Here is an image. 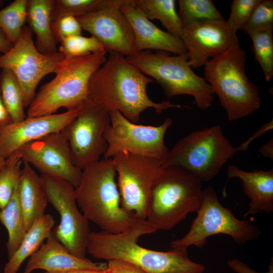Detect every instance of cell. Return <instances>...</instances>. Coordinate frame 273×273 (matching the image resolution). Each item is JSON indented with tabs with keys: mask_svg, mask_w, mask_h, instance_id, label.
I'll return each mask as SVG.
<instances>
[{
	"mask_svg": "<svg viewBox=\"0 0 273 273\" xmlns=\"http://www.w3.org/2000/svg\"><path fill=\"white\" fill-rule=\"evenodd\" d=\"M27 0H15L0 10V28L13 45L21 35L26 21Z\"/></svg>",
	"mask_w": 273,
	"mask_h": 273,
	"instance_id": "f546056e",
	"label": "cell"
},
{
	"mask_svg": "<svg viewBox=\"0 0 273 273\" xmlns=\"http://www.w3.org/2000/svg\"><path fill=\"white\" fill-rule=\"evenodd\" d=\"M146 219L139 220L126 231L112 234L90 232L86 252L98 259H121L136 265L146 273H203L206 267L191 260L187 250L159 251L138 244L139 238L156 232Z\"/></svg>",
	"mask_w": 273,
	"mask_h": 273,
	"instance_id": "7a4b0ae2",
	"label": "cell"
},
{
	"mask_svg": "<svg viewBox=\"0 0 273 273\" xmlns=\"http://www.w3.org/2000/svg\"><path fill=\"white\" fill-rule=\"evenodd\" d=\"M12 122L11 117L3 102L0 89V127Z\"/></svg>",
	"mask_w": 273,
	"mask_h": 273,
	"instance_id": "ab89813d",
	"label": "cell"
},
{
	"mask_svg": "<svg viewBox=\"0 0 273 273\" xmlns=\"http://www.w3.org/2000/svg\"><path fill=\"white\" fill-rule=\"evenodd\" d=\"M133 31L136 52L156 50L181 55L187 53L181 39L158 28L133 4L127 0L120 8Z\"/></svg>",
	"mask_w": 273,
	"mask_h": 273,
	"instance_id": "d6986e66",
	"label": "cell"
},
{
	"mask_svg": "<svg viewBox=\"0 0 273 273\" xmlns=\"http://www.w3.org/2000/svg\"><path fill=\"white\" fill-rule=\"evenodd\" d=\"M3 4H4V1L0 0V7L3 5Z\"/></svg>",
	"mask_w": 273,
	"mask_h": 273,
	"instance_id": "f6af8a7d",
	"label": "cell"
},
{
	"mask_svg": "<svg viewBox=\"0 0 273 273\" xmlns=\"http://www.w3.org/2000/svg\"><path fill=\"white\" fill-rule=\"evenodd\" d=\"M51 26L58 42L74 35H81L82 30L77 18L72 15L59 17L52 22Z\"/></svg>",
	"mask_w": 273,
	"mask_h": 273,
	"instance_id": "d590c367",
	"label": "cell"
},
{
	"mask_svg": "<svg viewBox=\"0 0 273 273\" xmlns=\"http://www.w3.org/2000/svg\"><path fill=\"white\" fill-rule=\"evenodd\" d=\"M18 180L9 201L0 211V221L8 232L7 247L9 257L18 249L26 233L24 217L19 198Z\"/></svg>",
	"mask_w": 273,
	"mask_h": 273,
	"instance_id": "484cf974",
	"label": "cell"
},
{
	"mask_svg": "<svg viewBox=\"0 0 273 273\" xmlns=\"http://www.w3.org/2000/svg\"><path fill=\"white\" fill-rule=\"evenodd\" d=\"M64 58L59 52L52 54L39 52L33 41L32 31L24 26L18 40L9 52L0 56V68L11 70L15 76L26 108L33 101L41 79L48 74L55 73Z\"/></svg>",
	"mask_w": 273,
	"mask_h": 273,
	"instance_id": "5bb4252c",
	"label": "cell"
},
{
	"mask_svg": "<svg viewBox=\"0 0 273 273\" xmlns=\"http://www.w3.org/2000/svg\"><path fill=\"white\" fill-rule=\"evenodd\" d=\"M23 163L18 180V194L26 232L35 221L44 214L48 201L41 176L30 164Z\"/></svg>",
	"mask_w": 273,
	"mask_h": 273,
	"instance_id": "7402d4cb",
	"label": "cell"
},
{
	"mask_svg": "<svg viewBox=\"0 0 273 273\" xmlns=\"http://www.w3.org/2000/svg\"><path fill=\"white\" fill-rule=\"evenodd\" d=\"M120 7H108L76 17L82 30L97 39L107 52L128 57L136 53L132 28L120 10Z\"/></svg>",
	"mask_w": 273,
	"mask_h": 273,
	"instance_id": "e0dca14e",
	"label": "cell"
},
{
	"mask_svg": "<svg viewBox=\"0 0 273 273\" xmlns=\"http://www.w3.org/2000/svg\"><path fill=\"white\" fill-rule=\"evenodd\" d=\"M107 51L79 57H65L55 77L42 85L28 107L27 117L55 114L65 108H78L88 99V85L93 74L104 63Z\"/></svg>",
	"mask_w": 273,
	"mask_h": 273,
	"instance_id": "277c9868",
	"label": "cell"
},
{
	"mask_svg": "<svg viewBox=\"0 0 273 273\" xmlns=\"http://www.w3.org/2000/svg\"><path fill=\"white\" fill-rule=\"evenodd\" d=\"M54 224V218L50 214H44L35 221L26 232L18 249L9 257L4 273H17L24 260L35 253L50 236Z\"/></svg>",
	"mask_w": 273,
	"mask_h": 273,
	"instance_id": "cb8c5ba5",
	"label": "cell"
},
{
	"mask_svg": "<svg viewBox=\"0 0 273 273\" xmlns=\"http://www.w3.org/2000/svg\"><path fill=\"white\" fill-rule=\"evenodd\" d=\"M0 89L4 104L13 123L25 119L23 97L20 85L13 73L4 68L0 73Z\"/></svg>",
	"mask_w": 273,
	"mask_h": 273,
	"instance_id": "4316f807",
	"label": "cell"
},
{
	"mask_svg": "<svg viewBox=\"0 0 273 273\" xmlns=\"http://www.w3.org/2000/svg\"><path fill=\"white\" fill-rule=\"evenodd\" d=\"M273 27L249 32L253 52L266 81L273 76Z\"/></svg>",
	"mask_w": 273,
	"mask_h": 273,
	"instance_id": "4dcf8cb0",
	"label": "cell"
},
{
	"mask_svg": "<svg viewBox=\"0 0 273 273\" xmlns=\"http://www.w3.org/2000/svg\"><path fill=\"white\" fill-rule=\"evenodd\" d=\"M226 263L234 271L237 273H273L272 258H271L268 265V270L263 272H258L253 270L247 264L236 258L229 260Z\"/></svg>",
	"mask_w": 273,
	"mask_h": 273,
	"instance_id": "74e56055",
	"label": "cell"
},
{
	"mask_svg": "<svg viewBox=\"0 0 273 273\" xmlns=\"http://www.w3.org/2000/svg\"><path fill=\"white\" fill-rule=\"evenodd\" d=\"M60 42L59 52L67 58L79 57L107 51L100 42L93 36L74 35Z\"/></svg>",
	"mask_w": 273,
	"mask_h": 273,
	"instance_id": "d6a6232c",
	"label": "cell"
},
{
	"mask_svg": "<svg viewBox=\"0 0 273 273\" xmlns=\"http://www.w3.org/2000/svg\"><path fill=\"white\" fill-rule=\"evenodd\" d=\"M246 53L233 46L204 65V78L233 121L247 117L261 106L259 89L246 73Z\"/></svg>",
	"mask_w": 273,
	"mask_h": 273,
	"instance_id": "5b68a950",
	"label": "cell"
},
{
	"mask_svg": "<svg viewBox=\"0 0 273 273\" xmlns=\"http://www.w3.org/2000/svg\"><path fill=\"white\" fill-rule=\"evenodd\" d=\"M203 191L202 182L187 170L162 166L152 186L146 220L157 231L171 230L196 212Z\"/></svg>",
	"mask_w": 273,
	"mask_h": 273,
	"instance_id": "8992f818",
	"label": "cell"
},
{
	"mask_svg": "<svg viewBox=\"0 0 273 273\" xmlns=\"http://www.w3.org/2000/svg\"><path fill=\"white\" fill-rule=\"evenodd\" d=\"M107 263L94 262L70 253L56 238L52 232L47 242L32 255L23 273H31L36 269L49 272H60L79 269L106 270Z\"/></svg>",
	"mask_w": 273,
	"mask_h": 273,
	"instance_id": "ffe728a7",
	"label": "cell"
},
{
	"mask_svg": "<svg viewBox=\"0 0 273 273\" xmlns=\"http://www.w3.org/2000/svg\"><path fill=\"white\" fill-rule=\"evenodd\" d=\"M272 119L267 123L262 125L255 133L251 136L247 141L240 145L239 147H236L237 151H245L247 149L250 143L255 138L259 136L260 135L263 134L265 131L272 128L273 125Z\"/></svg>",
	"mask_w": 273,
	"mask_h": 273,
	"instance_id": "f35d334b",
	"label": "cell"
},
{
	"mask_svg": "<svg viewBox=\"0 0 273 273\" xmlns=\"http://www.w3.org/2000/svg\"><path fill=\"white\" fill-rule=\"evenodd\" d=\"M122 207L138 219H146L153 185L162 167L161 161L121 152L113 158Z\"/></svg>",
	"mask_w": 273,
	"mask_h": 273,
	"instance_id": "7c38bea8",
	"label": "cell"
},
{
	"mask_svg": "<svg viewBox=\"0 0 273 273\" xmlns=\"http://www.w3.org/2000/svg\"><path fill=\"white\" fill-rule=\"evenodd\" d=\"M110 123L104 133L107 148L103 156L113 158L121 152L149 157L163 162L169 149L164 136L172 124L166 118L160 125H145L133 123L116 110L109 112Z\"/></svg>",
	"mask_w": 273,
	"mask_h": 273,
	"instance_id": "30bf717a",
	"label": "cell"
},
{
	"mask_svg": "<svg viewBox=\"0 0 273 273\" xmlns=\"http://www.w3.org/2000/svg\"><path fill=\"white\" fill-rule=\"evenodd\" d=\"M113 159L104 158L82 170L75 189L77 204L88 221L115 234L126 231L140 220L122 207Z\"/></svg>",
	"mask_w": 273,
	"mask_h": 273,
	"instance_id": "3957f363",
	"label": "cell"
},
{
	"mask_svg": "<svg viewBox=\"0 0 273 273\" xmlns=\"http://www.w3.org/2000/svg\"><path fill=\"white\" fill-rule=\"evenodd\" d=\"M259 152L264 157L273 159V140H269L263 145L258 150Z\"/></svg>",
	"mask_w": 273,
	"mask_h": 273,
	"instance_id": "b9f144b4",
	"label": "cell"
},
{
	"mask_svg": "<svg viewBox=\"0 0 273 273\" xmlns=\"http://www.w3.org/2000/svg\"><path fill=\"white\" fill-rule=\"evenodd\" d=\"M127 0H54L52 22L65 15L78 17L114 6L121 7Z\"/></svg>",
	"mask_w": 273,
	"mask_h": 273,
	"instance_id": "83f0119b",
	"label": "cell"
},
{
	"mask_svg": "<svg viewBox=\"0 0 273 273\" xmlns=\"http://www.w3.org/2000/svg\"><path fill=\"white\" fill-rule=\"evenodd\" d=\"M54 0H27L26 21L36 34L34 42L37 50L43 54L58 52L57 41L52 29V11Z\"/></svg>",
	"mask_w": 273,
	"mask_h": 273,
	"instance_id": "603a6c76",
	"label": "cell"
},
{
	"mask_svg": "<svg viewBox=\"0 0 273 273\" xmlns=\"http://www.w3.org/2000/svg\"><path fill=\"white\" fill-rule=\"evenodd\" d=\"M104 63L93 74L88 85V99L109 112H120L129 121L139 122L141 114L153 108L158 114L183 106L169 100L153 101L147 92L153 80L116 52H109Z\"/></svg>",
	"mask_w": 273,
	"mask_h": 273,
	"instance_id": "6da1fadb",
	"label": "cell"
},
{
	"mask_svg": "<svg viewBox=\"0 0 273 273\" xmlns=\"http://www.w3.org/2000/svg\"><path fill=\"white\" fill-rule=\"evenodd\" d=\"M180 39L192 68L204 65L230 48L240 46L237 33L224 20L194 23L184 27Z\"/></svg>",
	"mask_w": 273,
	"mask_h": 273,
	"instance_id": "2e32d148",
	"label": "cell"
},
{
	"mask_svg": "<svg viewBox=\"0 0 273 273\" xmlns=\"http://www.w3.org/2000/svg\"><path fill=\"white\" fill-rule=\"evenodd\" d=\"M19 150L6 159V164L0 171V209L4 208L13 194L20 174L22 163Z\"/></svg>",
	"mask_w": 273,
	"mask_h": 273,
	"instance_id": "1f68e13d",
	"label": "cell"
},
{
	"mask_svg": "<svg viewBox=\"0 0 273 273\" xmlns=\"http://www.w3.org/2000/svg\"><path fill=\"white\" fill-rule=\"evenodd\" d=\"M270 27H273V1L260 0L241 30L249 33Z\"/></svg>",
	"mask_w": 273,
	"mask_h": 273,
	"instance_id": "836d02e7",
	"label": "cell"
},
{
	"mask_svg": "<svg viewBox=\"0 0 273 273\" xmlns=\"http://www.w3.org/2000/svg\"><path fill=\"white\" fill-rule=\"evenodd\" d=\"M178 3L184 27L197 22L224 20L211 0H179Z\"/></svg>",
	"mask_w": 273,
	"mask_h": 273,
	"instance_id": "f1b7e54d",
	"label": "cell"
},
{
	"mask_svg": "<svg viewBox=\"0 0 273 273\" xmlns=\"http://www.w3.org/2000/svg\"><path fill=\"white\" fill-rule=\"evenodd\" d=\"M0 210H1V209H0ZM0 211H1V210H0Z\"/></svg>",
	"mask_w": 273,
	"mask_h": 273,
	"instance_id": "bcb514c9",
	"label": "cell"
},
{
	"mask_svg": "<svg viewBox=\"0 0 273 273\" xmlns=\"http://www.w3.org/2000/svg\"><path fill=\"white\" fill-rule=\"evenodd\" d=\"M221 126L215 125L193 131L169 150L162 166H176L201 182L214 178L237 152Z\"/></svg>",
	"mask_w": 273,
	"mask_h": 273,
	"instance_id": "ba28073f",
	"label": "cell"
},
{
	"mask_svg": "<svg viewBox=\"0 0 273 273\" xmlns=\"http://www.w3.org/2000/svg\"><path fill=\"white\" fill-rule=\"evenodd\" d=\"M18 150L22 162L42 174L67 180L75 188L78 186L82 170L73 164L68 144L61 132L48 134Z\"/></svg>",
	"mask_w": 273,
	"mask_h": 273,
	"instance_id": "9a60e30c",
	"label": "cell"
},
{
	"mask_svg": "<svg viewBox=\"0 0 273 273\" xmlns=\"http://www.w3.org/2000/svg\"><path fill=\"white\" fill-rule=\"evenodd\" d=\"M197 216L182 238L171 241L172 248L186 250L191 246L202 248L209 237L217 234L230 236L237 244L243 245L259 238L261 231L249 221L241 220L232 210L219 202L212 186L203 191V198Z\"/></svg>",
	"mask_w": 273,
	"mask_h": 273,
	"instance_id": "9c48e42d",
	"label": "cell"
},
{
	"mask_svg": "<svg viewBox=\"0 0 273 273\" xmlns=\"http://www.w3.org/2000/svg\"><path fill=\"white\" fill-rule=\"evenodd\" d=\"M48 201L59 212L60 223L52 233L73 255L84 258L90 234L88 220L77 207L75 189L69 181L48 175L40 176Z\"/></svg>",
	"mask_w": 273,
	"mask_h": 273,
	"instance_id": "4fadbf2b",
	"label": "cell"
},
{
	"mask_svg": "<svg viewBox=\"0 0 273 273\" xmlns=\"http://www.w3.org/2000/svg\"><path fill=\"white\" fill-rule=\"evenodd\" d=\"M110 123L109 112L91 100L78 107L76 117L60 132L75 166L82 170L100 160L107 148L104 133Z\"/></svg>",
	"mask_w": 273,
	"mask_h": 273,
	"instance_id": "8fae6325",
	"label": "cell"
},
{
	"mask_svg": "<svg viewBox=\"0 0 273 273\" xmlns=\"http://www.w3.org/2000/svg\"><path fill=\"white\" fill-rule=\"evenodd\" d=\"M260 0H234L226 23L230 29L237 33L249 18L254 8Z\"/></svg>",
	"mask_w": 273,
	"mask_h": 273,
	"instance_id": "e575fe53",
	"label": "cell"
},
{
	"mask_svg": "<svg viewBox=\"0 0 273 273\" xmlns=\"http://www.w3.org/2000/svg\"><path fill=\"white\" fill-rule=\"evenodd\" d=\"M44 273H107L106 270H99L92 269H79L60 272H49L46 271Z\"/></svg>",
	"mask_w": 273,
	"mask_h": 273,
	"instance_id": "7bdbcfd3",
	"label": "cell"
},
{
	"mask_svg": "<svg viewBox=\"0 0 273 273\" xmlns=\"http://www.w3.org/2000/svg\"><path fill=\"white\" fill-rule=\"evenodd\" d=\"M229 178H239L245 195L250 200L244 217L273 211V169L246 171L234 165L227 169Z\"/></svg>",
	"mask_w": 273,
	"mask_h": 273,
	"instance_id": "44dd1931",
	"label": "cell"
},
{
	"mask_svg": "<svg viewBox=\"0 0 273 273\" xmlns=\"http://www.w3.org/2000/svg\"><path fill=\"white\" fill-rule=\"evenodd\" d=\"M13 46V44L0 28V52L4 54H6L11 50Z\"/></svg>",
	"mask_w": 273,
	"mask_h": 273,
	"instance_id": "60d3db41",
	"label": "cell"
},
{
	"mask_svg": "<svg viewBox=\"0 0 273 273\" xmlns=\"http://www.w3.org/2000/svg\"><path fill=\"white\" fill-rule=\"evenodd\" d=\"M6 164V159L0 156V171Z\"/></svg>",
	"mask_w": 273,
	"mask_h": 273,
	"instance_id": "ee69618b",
	"label": "cell"
},
{
	"mask_svg": "<svg viewBox=\"0 0 273 273\" xmlns=\"http://www.w3.org/2000/svg\"><path fill=\"white\" fill-rule=\"evenodd\" d=\"M107 273H146L130 262L121 259L108 260Z\"/></svg>",
	"mask_w": 273,
	"mask_h": 273,
	"instance_id": "8d00e7d4",
	"label": "cell"
},
{
	"mask_svg": "<svg viewBox=\"0 0 273 273\" xmlns=\"http://www.w3.org/2000/svg\"><path fill=\"white\" fill-rule=\"evenodd\" d=\"M174 0H133V5L149 20H158L168 32L180 38L183 25Z\"/></svg>",
	"mask_w": 273,
	"mask_h": 273,
	"instance_id": "d4e9b609",
	"label": "cell"
},
{
	"mask_svg": "<svg viewBox=\"0 0 273 273\" xmlns=\"http://www.w3.org/2000/svg\"><path fill=\"white\" fill-rule=\"evenodd\" d=\"M125 58L143 73L155 79L167 97L191 96L197 106L202 110L212 105V89L204 77L193 71L187 53L172 56L165 51L153 53L146 50Z\"/></svg>",
	"mask_w": 273,
	"mask_h": 273,
	"instance_id": "52a82bcc",
	"label": "cell"
},
{
	"mask_svg": "<svg viewBox=\"0 0 273 273\" xmlns=\"http://www.w3.org/2000/svg\"><path fill=\"white\" fill-rule=\"evenodd\" d=\"M78 108L60 113L26 117L0 127V156L6 159L25 145L60 132L77 115Z\"/></svg>",
	"mask_w": 273,
	"mask_h": 273,
	"instance_id": "ac0fdd59",
	"label": "cell"
}]
</instances>
